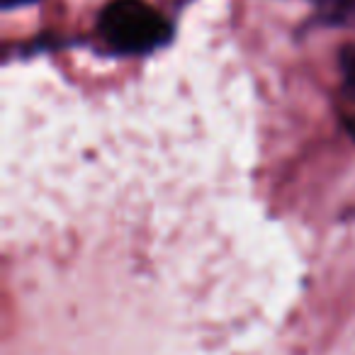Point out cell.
Returning <instances> with one entry per match:
<instances>
[{"instance_id": "obj_4", "label": "cell", "mask_w": 355, "mask_h": 355, "mask_svg": "<svg viewBox=\"0 0 355 355\" xmlns=\"http://www.w3.org/2000/svg\"><path fill=\"white\" fill-rule=\"evenodd\" d=\"M348 132L355 137V117H350V119H348Z\"/></svg>"}, {"instance_id": "obj_3", "label": "cell", "mask_w": 355, "mask_h": 355, "mask_svg": "<svg viewBox=\"0 0 355 355\" xmlns=\"http://www.w3.org/2000/svg\"><path fill=\"white\" fill-rule=\"evenodd\" d=\"M37 0H0V6L6 8V10H12V8H22V6H32Z\"/></svg>"}, {"instance_id": "obj_2", "label": "cell", "mask_w": 355, "mask_h": 355, "mask_svg": "<svg viewBox=\"0 0 355 355\" xmlns=\"http://www.w3.org/2000/svg\"><path fill=\"white\" fill-rule=\"evenodd\" d=\"M338 64H340V71H343L345 85L355 90V44H348L340 49Z\"/></svg>"}, {"instance_id": "obj_1", "label": "cell", "mask_w": 355, "mask_h": 355, "mask_svg": "<svg viewBox=\"0 0 355 355\" xmlns=\"http://www.w3.org/2000/svg\"><path fill=\"white\" fill-rule=\"evenodd\" d=\"M98 30L119 54H148L171 40V25L144 0H112L100 12Z\"/></svg>"}]
</instances>
